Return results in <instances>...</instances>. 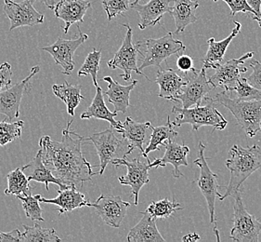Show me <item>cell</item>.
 Masks as SVG:
<instances>
[{
	"mask_svg": "<svg viewBox=\"0 0 261 242\" xmlns=\"http://www.w3.org/2000/svg\"><path fill=\"white\" fill-rule=\"evenodd\" d=\"M72 123L73 121L69 120L63 129L62 141H54L47 135L42 137L39 150L43 162L55 177L68 186L79 187L91 181L96 174L82 153V144L87 139L71 131Z\"/></svg>",
	"mask_w": 261,
	"mask_h": 242,
	"instance_id": "1",
	"label": "cell"
},
{
	"mask_svg": "<svg viewBox=\"0 0 261 242\" xmlns=\"http://www.w3.org/2000/svg\"><path fill=\"white\" fill-rule=\"evenodd\" d=\"M226 166L230 173V183L224 195L221 196L220 201L241 191V187L246 180L261 168L260 147L254 144L244 148L234 144L230 148V158L227 159Z\"/></svg>",
	"mask_w": 261,
	"mask_h": 242,
	"instance_id": "2",
	"label": "cell"
},
{
	"mask_svg": "<svg viewBox=\"0 0 261 242\" xmlns=\"http://www.w3.org/2000/svg\"><path fill=\"white\" fill-rule=\"evenodd\" d=\"M172 113L175 116L174 127H180L183 124H190L193 131H198L201 127L211 126L213 131H223L228 125V121L215 106L213 98L206 96L204 101L197 106L189 108L173 106Z\"/></svg>",
	"mask_w": 261,
	"mask_h": 242,
	"instance_id": "3",
	"label": "cell"
},
{
	"mask_svg": "<svg viewBox=\"0 0 261 242\" xmlns=\"http://www.w3.org/2000/svg\"><path fill=\"white\" fill-rule=\"evenodd\" d=\"M213 100L226 107L250 138L261 132V100L242 101L225 90L215 95Z\"/></svg>",
	"mask_w": 261,
	"mask_h": 242,
	"instance_id": "4",
	"label": "cell"
},
{
	"mask_svg": "<svg viewBox=\"0 0 261 242\" xmlns=\"http://www.w3.org/2000/svg\"><path fill=\"white\" fill-rule=\"evenodd\" d=\"M142 56L140 71L149 66H160V64L172 55H179L185 52L186 47L181 41L175 39L173 33L168 32L160 38H147L136 43Z\"/></svg>",
	"mask_w": 261,
	"mask_h": 242,
	"instance_id": "5",
	"label": "cell"
},
{
	"mask_svg": "<svg viewBox=\"0 0 261 242\" xmlns=\"http://www.w3.org/2000/svg\"><path fill=\"white\" fill-rule=\"evenodd\" d=\"M233 205V227L230 237L235 242H257L260 235L261 223L254 215L250 214L242 200L241 191L234 195Z\"/></svg>",
	"mask_w": 261,
	"mask_h": 242,
	"instance_id": "6",
	"label": "cell"
},
{
	"mask_svg": "<svg viewBox=\"0 0 261 242\" xmlns=\"http://www.w3.org/2000/svg\"><path fill=\"white\" fill-rule=\"evenodd\" d=\"M87 141H91L97 150L99 158V171L95 173L102 175L108 164L113 160L127 157L125 148H127V142L125 139L119 140L115 136L113 127L105 130L103 132H96L91 136L86 138Z\"/></svg>",
	"mask_w": 261,
	"mask_h": 242,
	"instance_id": "7",
	"label": "cell"
},
{
	"mask_svg": "<svg viewBox=\"0 0 261 242\" xmlns=\"http://www.w3.org/2000/svg\"><path fill=\"white\" fill-rule=\"evenodd\" d=\"M204 150L205 146L204 142L200 141L198 147V158H196L193 163L198 166L200 168V176L199 179L194 181L193 183L198 184L199 188L201 190V193L203 194L204 199L206 200V204L208 207L209 214H210V223H216L215 211H216V199L221 198L219 192L221 186L218 184L219 175L214 174L210 168L206 161V158L204 157Z\"/></svg>",
	"mask_w": 261,
	"mask_h": 242,
	"instance_id": "8",
	"label": "cell"
},
{
	"mask_svg": "<svg viewBox=\"0 0 261 242\" xmlns=\"http://www.w3.org/2000/svg\"><path fill=\"white\" fill-rule=\"evenodd\" d=\"M123 27L126 28L125 38L119 50L115 53L114 58L107 63V65L113 70L121 69L123 71V74H121L120 77L126 82L131 81V73L133 71L149 79L146 75L143 74V72L140 71L138 67V54H140V50L137 47L136 44L134 45L132 42V28L128 23L123 25Z\"/></svg>",
	"mask_w": 261,
	"mask_h": 242,
	"instance_id": "9",
	"label": "cell"
},
{
	"mask_svg": "<svg viewBox=\"0 0 261 242\" xmlns=\"http://www.w3.org/2000/svg\"><path fill=\"white\" fill-rule=\"evenodd\" d=\"M111 163L115 167L125 166L126 174L118 178L119 183L123 185H128L131 187V195L134 197V205L139 204V195L143 185L150 182L149 170L150 159L147 162H142L139 158L128 160L125 158H118L113 160Z\"/></svg>",
	"mask_w": 261,
	"mask_h": 242,
	"instance_id": "10",
	"label": "cell"
},
{
	"mask_svg": "<svg viewBox=\"0 0 261 242\" xmlns=\"http://www.w3.org/2000/svg\"><path fill=\"white\" fill-rule=\"evenodd\" d=\"M77 31L79 33V37L74 39H64L59 37L57 41L53 43V45L42 47V51L49 53L55 63L62 66L63 74L66 76L72 75L74 69L73 55L75 51L89 39V36L81 31L79 25H77Z\"/></svg>",
	"mask_w": 261,
	"mask_h": 242,
	"instance_id": "11",
	"label": "cell"
},
{
	"mask_svg": "<svg viewBox=\"0 0 261 242\" xmlns=\"http://www.w3.org/2000/svg\"><path fill=\"white\" fill-rule=\"evenodd\" d=\"M40 71L39 66L32 67L30 75L21 82L11 86L7 90L0 91V114L12 120L20 116V106L23 95L27 93L31 87V79Z\"/></svg>",
	"mask_w": 261,
	"mask_h": 242,
	"instance_id": "12",
	"label": "cell"
},
{
	"mask_svg": "<svg viewBox=\"0 0 261 242\" xmlns=\"http://www.w3.org/2000/svg\"><path fill=\"white\" fill-rule=\"evenodd\" d=\"M3 9L11 21V31L44 22V15L34 8L31 0H4Z\"/></svg>",
	"mask_w": 261,
	"mask_h": 242,
	"instance_id": "13",
	"label": "cell"
},
{
	"mask_svg": "<svg viewBox=\"0 0 261 242\" xmlns=\"http://www.w3.org/2000/svg\"><path fill=\"white\" fill-rule=\"evenodd\" d=\"M254 52L246 53L238 59H231L225 63H220L216 67V72L209 78V82L215 88H222L226 92H230L237 81L241 79L242 73H246L247 68L242 64L246 60L254 56Z\"/></svg>",
	"mask_w": 261,
	"mask_h": 242,
	"instance_id": "14",
	"label": "cell"
},
{
	"mask_svg": "<svg viewBox=\"0 0 261 242\" xmlns=\"http://www.w3.org/2000/svg\"><path fill=\"white\" fill-rule=\"evenodd\" d=\"M130 203L122 200L120 196H99L91 207L96 209L98 215L107 226L118 228L125 219Z\"/></svg>",
	"mask_w": 261,
	"mask_h": 242,
	"instance_id": "15",
	"label": "cell"
},
{
	"mask_svg": "<svg viewBox=\"0 0 261 242\" xmlns=\"http://www.w3.org/2000/svg\"><path fill=\"white\" fill-rule=\"evenodd\" d=\"M214 87L209 82L206 71L203 67L194 73L192 79L182 88L180 94L177 96V102H180L183 108L200 105Z\"/></svg>",
	"mask_w": 261,
	"mask_h": 242,
	"instance_id": "16",
	"label": "cell"
},
{
	"mask_svg": "<svg viewBox=\"0 0 261 242\" xmlns=\"http://www.w3.org/2000/svg\"><path fill=\"white\" fill-rule=\"evenodd\" d=\"M91 7L88 0H60L54 8L55 17L64 21L63 31L67 34L73 23L84 22V16Z\"/></svg>",
	"mask_w": 261,
	"mask_h": 242,
	"instance_id": "17",
	"label": "cell"
},
{
	"mask_svg": "<svg viewBox=\"0 0 261 242\" xmlns=\"http://www.w3.org/2000/svg\"><path fill=\"white\" fill-rule=\"evenodd\" d=\"M163 147L166 148V153L161 158H154L153 161H150V168H162L166 167L167 164H171L174 168L173 176L175 178H179L184 176V174L179 171L180 166H188L187 156L190 153V148L182 144H178L174 141H167L164 142Z\"/></svg>",
	"mask_w": 261,
	"mask_h": 242,
	"instance_id": "18",
	"label": "cell"
},
{
	"mask_svg": "<svg viewBox=\"0 0 261 242\" xmlns=\"http://www.w3.org/2000/svg\"><path fill=\"white\" fill-rule=\"evenodd\" d=\"M188 79L187 75H179L172 68L158 70L156 79L154 80L160 88L158 96L168 101L177 102V96L180 94Z\"/></svg>",
	"mask_w": 261,
	"mask_h": 242,
	"instance_id": "19",
	"label": "cell"
},
{
	"mask_svg": "<svg viewBox=\"0 0 261 242\" xmlns=\"http://www.w3.org/2000/svg\"><path fill=\"white\" fill-rule=\"evenodd\" d=\"M39 202L57 206L60 214L67 213L82 207H91V203L86 199L85 195L73 185L66 189L58 190V196L54 199H45L41 196Z\"/></svg>",
	"mask_w": 261,
	"mask_h": 242,
	"instance_id": "20",
	"label": "cell"
},
{
	"mask_svg": "<svg viewBox=\"0 0 261 242\" xmlns=\"http://www.w3.org/2000/svg\"><path fill=\"white\" fill-rule=\"evenodd\" d=\"M131 9L138 12L141 21L139 27L144 30L146 27H153L161 21L163 16L169 13L170 0H150L147 4L141 5L139 3L130 4Z\"/></svg>",
	"mask_w": 261,
	"mask_h": 242,
	"instance_id": "21",
	"label": "cell"
},
{
	"mask_svg": "<svg viewBox=\"0 0 261 242\" xmlns=\"http://www.w3.org/2000/svg\"><path fill=\"white\" fill-rule=\"evenodd\" d=\"M122 124V129L120 131H116V132L121 133L123 136L122 138L127 142L128 149L126 155H130L135 149H139L142 155L144 153L143 144L145 142L147 131L151 126V122L147 121L144 123H140L133 120L129 116H126L125 122Z\"/></svg>",
	"mask_w": 261,
	"mask_h": 242,
	"instance_id": "22",
	"label": "cell"
},
{
	"mask_svg": "<svg viewBox=\"0 0 261 242\" xmlns=\"http://www.w3.org/2000/svg\"><path fill=\"white\" fill-rule=\"evenodd\" d=\"M141 221L131 228L127 235L128 242H165L166 239L161 236L156 227L155 218L147 211L141 212Z\"/></svg>",
	"mask_w": 261,
	"mask_h": 242,
	"instance_id": "23",
	"label": "cell"
},
{
	"mask_svg": "<svg viewBox=\"0 0 261 242\" xmlns=\"http://www.w3.org/2000/svg\"><path fill=\"white\" fill-rule=\"evenodd\" d=\"M21 168L23 172H27V176L29 182L35 181V182L45 184L47 191H49V187H48L49 184H57L61 190L66 189L70 187L68 185L63 184L62 181L58 179L57 177H55L51 173V171L44 164L42 160L40 150H38L37 156L32 159L31 162L22 166Z\"/></svg>",
	"mask_w": 261,
	"mask_h": 242,
	"instance_id": "24",
	"label": "cell"
},
{
	"mask_svg": "<svg viewBox=\"0 0 261 242\" xmlns=\"http://www.w3.org/2000/svg\"><path fill=\"white\" fill-rule=\"evenodd\" d=\"M103 91L100 87H96V95H95L91 105L84 111L81 114V119H89L91 117H94L97 119H102L107 121L111 124L116 131H120L122 129V122L116 121L115 116H117L116 112H112L105 105V98H103Z\"/></svg>",
	"mask_w": 261,
	"mask_h": 242,
	"instance_id": "25",
	"label": "cell"
},
{
	"mask_svg": "<svg viewBox=\"0 0 261 242\" xmlns=\"http://www.w3.org/2000/svg\"><path fill=\"white\" fill-rule=\"evenodd\" d=\"M233 23L235 25V27L229 37H226L225 39L220 41H216V39L213 37L209 38L207 40L208 50L203 59L204 68L216 69L220 63H222L225 53L227 52L229 45L232 41V39L240 33L241 27H242L240 22L234 21Z\"/></svg>",
	"mask_w": 261,
	"mask_h": 242,
	"instance_id": "26",
	"label": "cell"
},
{
	"mask_svg": "<svg viewBox=\"0 0 261 242\" xmlns=\"http://www.w3.org/2000/svg\"><path fill=\"white\" fill-rule=\"evenodd\" d=\"M103 80L108 83V90L103 94L109 99V103L115 107V112H121L125 114L129 107L130 92L138 84V80H133L131 84L127 86L121 85L115 81L111 77H105Z\"/></svg>",
	"mask_w": 261,
	"mask_h": 242,
	"instance_id": "27",
	"label": "cell"
},
{
	"mask_svg": "<svg viewBox=\"0 0 261 242\" xmlns=\"http://www.w3.org/2000/svg\"><path fill=\"white\" fill-rule=\"evenodd\" d=\"M199 2L193 0H174V5L170 7L169 14L173 16L176 22V31L174 34H180L186 27L197 21L196 10Z\"/></svg>",
	"mask_w": 261,
	"mask_h": 242,
	"instance_id": "28",
	"label": "cell"
},
{
	"mask_svg": "<svg viewBox=\"0 0 261 242\" xmlns=\"http://www.w3.org/2000/svg\"><path fill=\"white\" fill-rule=\"evenodd\" d=\"M53 90L54 95L66 105L69 116H74V111L80 101L85 100V97L81 94V86L69 84L67 81H64L63 85H53Z\"/></svg>",
	"mask_w": 261,
	"mask_h": 242,
	"instance_id": "29",
	"label": "cell"
},
{
	"mask_svg": "<svg viewBox=\"0 0 261 242\" xmlns=\"http://www.w3.org/2000/svg\"><path fill=\"white\" fill-rule=\"evenodd\" d=\"M151 134L150 138V142L147 146L146 149H144V153L142 154V157L149 159L148 155L152 151L160 150L159 146H163L164 142L167 141H174L175 138L178 136V133L174 130L172 122L170 121V116H167V123L166 125L159 127L150 126Z\"/></svg>",
	"mask_w": 261,
	"mask_h": 242,
	"instance_id": "30",
	"label": "cell"
},
{
	"mask_svg": "<svg viewBox=\"0 0 261 242\" xmlns=\"http://www.w3.org/2000/svg\"><path fill=\"white\" fill-rule=\"evenodd\" d=\"M8 187L5 189L6 195H31L32 188L29 184V180L22 168H17L7 174Z\"/></svg>",
	"mask_w": 261,
	"mask_h": 242,
	"instance_id": "31",
	"label": "cell"
},
{
	"mask_svg": "<svg viewBox=\"0 0 261 242\" xmlns=\"http://www.w3.org/2000/svg\"><path fill=\"white\" fill-rule=\"evenodd\" d=\"M24 232L21 234V241L24 242H61L54 228H46L38 225L33 227L23 225Z\"/></svg>",
	"mask_w": 261,
	"mask_h": 242,
	"instance_id": "32",
	"label": "cell"
},
{
	"mask_svg": "<svg viewBox=\"0 0 261 242\" xmlns=\"http://www.w3.org/2000/svg\"><path fill=\"white\" fill-rule=\"evenodd\" d=\"M179 210H183L179 203L164 199L159 201H152L146 211L155 219H166Z\"/></svg>",
	"mask_w": 261,
	"mask_h": 242,
	"instance_id": "33",
	"label": "cell"
},
{
	"mask_svg": "<svg viewBox=\"0 0 261 242\" xmlns=\"http://www.w3.org/2000/svg\"><path fill=\"white\" fill-rule=\"evenodd\" d=\"M41 195H19L16 197V199L20 200L22 204L23 211L25 212L27 218L31 219L33 221H45L43 218L42 213L44 211L42 210L39 205V199Z\"/></svg>",
	"mask_w": 261,
	"mask_h": 242,
	"instance_id": "34",
	"label": "cell"
},
{
	"mask_svg": "<svg viewBox=\"0 0 261 242\" xmlns=\"http://www.w3.org/2000/svg\"><path fill=\"white\" fill-rule=\"evenodd\" d=\"M24 125L22 120L16 122L0 121V147H5L8 143L21 139V130Z\"/></svg>",
	"mask_w": 261,
	"mask_h": 242,
	"instance_id": "35",
	"label": "cell"
},
{
	"mask_svg": "<svg viewBox=\"0 0 261 242\" xmlns=\"http://www.w3.org/2000/svg\"><path fill=\"white\" fill-rule=\"evenodd\" d=\"M100 59H101V51H97L94 49L93 52L89 53V55L87 56V58L84 62L83 65L81 66V68L79 69V72H77L79 77L90 75L91 79L93 80L95 88L99 86L97 78H98V72L99 70Z\"/></svg>",
	"mask_w": 261,
	"mask_h": 242,
	"instance_id": "36",
	"label": "cell"
},
{
	"mask_svg": "<svg viewBox=\"0 0 261 242\" xmlns=\"http://www.w3.org/2000/svg\"><path fill=\"white\" fill-rule=\"evenodd\" d=\"M230 92H235L234 98L239 100H261V90L251 86L246 78H241Z\"/></svg>",
	"mask_w": 261,
	"mask_h": 242,
	"instance_id": "37",
	"label": "cell"
},
{
	"mask_svg": "<svg viewBox=\"0 0 261 242\" xmlns=\"http://www.w3.org/2000/svg\"><path fill=\"white\" fill-rule=\"evenodd\" d=\"M102 6L108 20L112 21L116 16L122 15L130 9V0H102Z\"/></svg>",
	"mask_w": 261,
	"mask_h": 242,
	"instance_id": "38",
	"label": "cell"
},
{
	"mask_svg": "<svg viewBox=\"0 0 261 242\" xmlns=\"http://www.w3.org/2000/svg\"><path fill=\"white\" fill-rule=\"evenodd\" d=\"M217 2L218 0H213ZM224 1L227 5L230 7L231 11V16L234 17L235 14L239 12H245V13H251L253 15L256 16L255 11L251 8L250 6L247 4L246 0H222Z\"/></svg>",
	"mask_w": 261,
	"mask_h": 242,
	"instance_id": "39",
	"label": "cell"
},
{
	"mask_svg": "<svg viewBox=\"0 0 261 242\" xmlns=\"http://www.w3.org/2000/svg\"><path fill=\"white\" fill-rule=\"evenodd\" d=\"M12 77L13 72L11 64L7 62L0 64V91L11 87Z\"/></svg>",
	"mask_w": 261,
	"mask_h": 242,
	"instance_id": "40",
	"label": "cell"
},
{
	"mask_svg": "<svg viewBox=\"0 0 261 242\" xmlns=\"http://www.w3.org/2000/svg\"><path fill=\"white\" fill-rule=\"evenodd\" d=\"M250 67L253 68V72L246 78V80L251 86L261 90V63L257 60L253 59L251 60Z\"/></svg>",
	"mask_w": 261,
	"mask_h": 242,
	"instance_id": "41",
	"label": "cell"
},
{
	"mask_svg": "<svg viewBox=\"0 0 261 242\" xmlns=\"http://www.w3.org/2000/svg\"><path fill=\"white\" fill-rule=\"evenodd\" d=\"M177 66L183 74L185 75H187L188 72H192L193 74H194L199 71L197 69L194 68L193 59L191 58L187 54L185 55L182 53L178 55V60H177Z\"/></svg>",
	"mask_w": 261,
	"mask_h": 242,
	"instance_id": "42",
	"label": "cell"
},
{
	"mask_svg": "<svg viewBox=\"0 0 261 242\" xmlns=\"http://www.w3.org/2000/svg\"><path fill=\"white\" fill-rule=\"evenodd\" d=\"M21 234L20 230L17 228L8 233L0 231V241H21Z\"/></svg>",
	"mask_w": 261,
	"mask_h": 242,
	"instance_id": "43",
	"label": "cell"
},
{
	"mask_svg": "<svg viewBox=\"0 0 261 242\" xmlns=\"http://www.w3.org/2000/svg\"><path fill=\"white\" fill-rule=\"evenodd\" d=\"M246 2L256 12V17L259 18L261 16V0H246Z\"/></svg>",
	"mask_w": 261,
	"mask_h": 242,
	"instance_id": "44",
	"label": "cell"
},
{
	"mask_svg": "<svg viewBox=\"0 0 261 242\" xmlns=\"http://www.w3.org/2000/svg\"><path fill=\"white\" fill-rule=\"evenodd\" d=\"M201 239V237L197 233H193V234H188L186 236L182 237V241L184 242H195L198 241Z\"/></svg>",
	"mask_w": 261,
	"mask_h": 242,
	"instance_id": "45",
	"label": "cell"
},
{
	"mask_svg": "<svg viewBox=\"0 0 261 242\" xmlns=\"http://www.w3.org/2000/svg\"><path fill=\"white\" fill-rule=\"evenodd\" d=\"M31 1H36V0H31ZM42 2L45 6H47L48 9L50 10H54L55 6H56V1L55 0H38Z\"/></svg>",
	"mask_w": 261,
	"mask_h": 242,
	"instance_id": "46",
	"label": "cell"
},
{
	"mask_svg": "<svg viewBox=\"0 0 261 242\" xmlns=\"http://www.w3.org/2000/svg\"><path fill=\"white\" fill-rule=\"evenodd\" d=\"M251 18H252V20H255V21H257L258 22V26L261 27V16L259 17V18H257V17H256L255 15H250Z\"/></svg>",
	"mask_w": 261,
	"mask_h": 242,
	"instance_id": "47",
	"label": "cell"
},
{
	"mask_svg": "<svg viewBox=\"0 0 261 242\" xmlns=\"http://www.w3.org/2000/svg\"><path fill=\"white\" fill-rule=\"evenodd\" d=\"M139 1H141V0H135L133 3H139Z\"/></svg>",
	"mask_w": 261,
	"mask_h": 242,
	"instance_id": "48",
	"label": "cell"
}]
</instances>
